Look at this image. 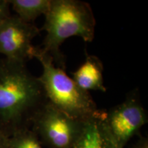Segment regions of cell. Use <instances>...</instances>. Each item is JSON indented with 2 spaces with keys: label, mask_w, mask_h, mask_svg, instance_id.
Segmentation results:
<instances>
[{
  "label": "cell",
  "mask_w": 148,
  "mask_h": 148,
  "mask_svg": "<svg viewBox=\"0 0 148 148\" xmlns=\"http://www.w3.org/2000/svg\"><path fill=\"white\" fill-rule=\"evenodd\" d=\"M47 102L38 77L25 63L0 60V132L10 138L30 128L34 116Z\"/></svg>",
  "instance_id": "obj_1"
},
{
  "label": "cell",
  "mask_w": 148,
  "mask_h": 148,
  "mask_svg": "<svg viewBox=\"0 0 148 148\" xmlns=\"http://www.w3.org/2000/svg\"><path fill=\"white\" fill-rule=\"evenodd\" d=\"M42 30L46 36L40 50L52 59L53 63L65 69V58L60 47L71 36L91 42L95 36L96 22L90 5L79 0H51L45 14Z\"/></svg>",
  "instance_id": "obj_2"
},
{
  "label": "cell",
  "mask_w": 148,
  "mask_h": 148,
  "mask_svg": "<svg viewBox=\"0 0 148 148\" xmlns=\"http://www.w3.org/2000/svg\"><path fill=\"white\" fill-rule=\"evenodd\" d=\"M33 58L42 66L38 77L48 102L75 119L86 121L99 112V109L90 94L81 89L66 75L64 70L56 66L52 59L40 47H35Z\"/></svg>",
  "instance_id": "obj_3"
},
{
  "label": "cell",
  "mask_w": 148,
  "mask_h": 148,
  "mask_svg": "<svg viewBox=\"0 0 148 148\" xmlns=\"http://www.w3.org/2000/svg\"><path fill=\"white\" fill-rule=\"evenodd\" d=\"M101 126L113 148H124L147 123V114L138 90L127 94L124 101L107 110H100Z\"/></svg>",
  "instance_id": "obj_4"
},
{
  "label": "cell",
  "mask_w": 148,
  "mask_h": 148,
  "mask_svg": "<svg viewBox=\"0 0 148 148\" xmlns=\"http://www.w3.org/2000/svg\"><path fill=\"white\" fill-rule=\"evenodd\" d=\"M84 123L47 101L34 116L30 129L47 148H73L82 134Z\"/></svg>",
  "instance_id": "obj_5"
},
{
  "label": "cell",
  "mask_w": 148,
  "mask_h": 148,
  "mask_svg": "<svg viewBox=\"0 0 148 148\" xmlns=\"http://www.w3.org/2000/svg\"><path fill=\"white\" fill-rule=\"evenodd\" d=\"M39 32L34 23L10 15L0 24V53L9 60L26 63L33 58L36 47L32 41Z\"/></svg>",
  "instance_id": "obj_6"
},
{
  "label": "cell",
  "mask_w": 148,
  "mask_h": 148,
  "mask_svg": "<svg viewBox=\"0 0 148 148\" xmlns=\"http://www.w3.org/2000/svg\"><path fill=\"white\" fill-rule=\"evenodd\" d=\"M103 64L95 56L86 54L84 62L72 73L73 80L81 89L99 90L105 92L106 88L103 84Z\"/></svg>",
  "instance_id": "obj_7"
},
{
  "label": "cell",
  "mask_w": 148,
  "mask_h": 148,
  "mask_svg": "<svg viewBox=\"0 0 148 148\" xmlns=\"http://www.w3.org/2000/svg\"><path fill=\"white\" fill-rule=\"evenodd\" d=\"M97 114L85 121L83 130L73 148H113L104 134Z\"/></svg>",
  "instance_id": "obj_8"
},
{
  "label": "cell",
  "mask_w": 148,
  "mask_h": 148,
  "mask_svg": "<svg viewBox=\"0 0 148 148\" xmlns=\"http://www.w3.org/2000/svg\"><path fill=\"white\" fill-rule=\"evenodd\" d=\"M9 2L18 18L33 23L40 15L47 13L51 0H9Z\"/></svg>",
  "instance_id": "obj_9"
},
{
  "label": "cell",
  "mask_w": 148,
  "mask_h": 148,
  "mask_svg": "<svg viewBox=\"0 0 148 148\" xmlns=\"http://www.w3.org/2000/svg\"><path fill=\"white\" fill-rule=\"evenodd\" d=\"M8 148H42V145L36 134L29 128L8 138Z\"/></svg>",
  "instance_id": "obj_10"
},
{
  "label": "cell",
  "mask_w": 148,
  "mask_h": 148,
  "mask_svg": "<svg viewBox=\"0 0 148 148\" xmlns=\"http://www.w3.org/2000/svg\"><path fill=\"white\" fill-rule=\"evenodd\" d=\"M10 8L9 0H0V24L11 15Z\"/></svg>",
  "instance_id": "obj_11"
},
{
  "label": "cell",
  "mask_w": 148,
  "mask_h": 148,
  "mask_svg": "<svg viewBox=\"0 0 148 148\" xmlns=\"http://www.w3.org/2000/svg\"><path fill=\"white\" fill-rule=\"evenodd\" d=\"M129 148H148V138L146 136L138 134V138L135 143Z\"/></svg>",
  "instance_id": "obj_12"
},
{
  "label": "cell",
  "mask_w": 148,
  "mask_h": 148,
  "mask_svg": "<svg viewBox=\"0 0 148 148\" xmlns=\"http://www.w3.org/2000/svg\"><path fill=\"white\" fill-rule=\"evenodd\" d=\"M0 148H8V137L0 132Z\"/></svg>",
  "instance_id": "obj_13"
}]
</instances>
